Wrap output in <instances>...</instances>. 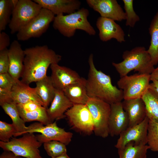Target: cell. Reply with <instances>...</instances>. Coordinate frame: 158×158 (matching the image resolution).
<instances>
[{"label": "cell", "instance_id": "d6a6232c", "mask_svg": "<svg viewBox=\"0 0 158 158\" xmlns=\"http://www.w3.org/2000/svg\"><path fill=\"white\" fill-rule=\"evenodd\" d=\"M16 130L13 125L5 121H0V140L4 142L10 141L17 133Z\"/></svg>", "mask_w": 158, "mask_h": 158}, {"label": "cell", "instance_id": "5bb4252c", "mask_svg": "<svg viewBox=\"0 0 158 158\" xmlns=\"http://www.w3.org/2000/svg\"><path fill=\"white\" fill-rule=\"evenodd\" d=\"M50 68L51 78L56 90L63 91L69 85L80 81L83 78L80 77L75 71L58 64H52Z\"/></svg>", "mask_w": 158, "mask_h": 158}, {"label": "cell", "instance_id": "f35d334b", "mask_svg": "<svg viewBox=\"0 0 158 158\" xmlns=\"http://www.w3.org/2000/svg\"><path fill=\"white\" fill-rule=\"evenodd\" d=\"M0 158H22L11 151L4 150L0 155Z\"/></svg>", "mask_w": 158, "mask_h": 158}, {"label": "cell", "instance_id": "7c38bea8", "mask_svg": "<svg viewBox=\"0 0 158 158\" xmlns=\"http://www.w3.org/2000/svg\"><path fill=\"white\" fill-rule=\"evenodd\" d=\"M149 118L146 116L140 123L128 127L119 135L115 147L118 149L123 148L130 142L135 144H147V129Z\"/></svg>", "mask_w": 158, "mask_h": 158}, {"label": "cell", "instance_id": "ab89813d", "mask_svg": "<svg viewBox=\"0 0 158 158\" xmlns=\"http://www.w3.org/2000/svg\"><path fill=\"white\" fill-rule=\"evenodd\" d=\"M150 80H158V66L155 68L153 72L150 74Z\"/></svg>", "mask_w": 158, "mask_h": 158}, {"label": "cell", "instance_id": "6da1fadb", "mask_svg": "<svg viewBox=\"0 0 158 158\" xmlns=\"http://www.w3.org/2000/svg\"><path fill=\"white\" fill-rule=\"evenodd\" d=\"M24 52L21 81L28 85L46 77L49 67L52 64H58L62 58L47 45L27 48Z\"/></svg>", "mask_w": 158, "mask_h": 158}, {"label": "cell", "instance_id": "484cf974", "mask_svg": "<svg viewBox=\"0 0 158 158\" xmlns=\"http://www.w3.org/2000/svg\"><path fill=\"white\" fill-rule=\"evenodd\" d=\"M145 107L146 116L158 122V95L150 87L141 98Z\"/></svg>", "mask_w": 158, "mask_h": 158}, {"label": "cell", "instance_id": "e575fe53", "mask_svg": "<svg viewBox=\"0 0 158 158\" xmlns=\"http://www.w3.org/2000/svg\"><path fill=\"white\" fill-rule=\"evenodd\" d=\"M8 49L0 51V74L8 73L9 61Z\"/></svg>", "mask_w": 158, "mask_h": 158}, {"label": "cell", "instance_id": "4fadbf2b", "mask_svg": "<svg viewBox=\"0 0 158 158\" xmlns=\"http://www.w3.org/2000/svg\"><path fill=\"white\" fill-rule=\"evenodd\" d=\"M89 6L102 17L121 21L126 20V15L116 0H87Z\"/></svg>", "mask_w": 158, "mask_h": 158}, {"label": "cell", "instance_id": "60d3db41", "mask_svg": "<svg viewBox=\"0 0 158 158\" xmlns=\"http://www.w3.org/2000/svg\"><path fill=\"white\" fill-rule=\"evenodd\" d=\"M150 87L158 95V80H153L150 84Z\"/></svg>", "mask_w": 158, "mask_h": 158}, {"label": "cell", "instance_id": "d590c367", "mask_svg": "<svg viewBox=\"0 0 158 158\" xmlns=\"http://www.w3.org/2000/svg\"><path fill=\"white\" fill-rule=\"evenodd\" d=\"M17 106L18 108L28 112L32 111L43 107L39 104L32 101L23 104H17Z\"/></svg>", "mask_w": 158, "mask_h": 158}, {"label": "cell", "instance_id": "7a4b0ae2", "mask_svg": "<svg viewBox=\"0 0 158 158\" xmlns=\"http://www.w3.org/2000/svg\"><path fill=\"white\" fill-rule=\"evenodd\" d=\"M88 62L89 69L86 87L89 97L99 99L110 104L121 102L123 99V90L112 85L109 75L96 69L92 54L89 56Z\"/></svg>", "mask_w": 158, "mask_h": 158}, {"label": "cell", "instance_id": "2e32d148", "mask_svg": "<svg viewBox=\"0 0 158 158\" xmlns=\"http://www.w3.org/2000/svg\"><path fill=\"white\" fill-rule=\"evenodd\" d=\"M96 25L99 31V37L103 42L112 39L122 43L125 41L124 32L121 27L111 19L100 17L97 20Z\"/></svg>", "mask_w": 158, "mask_h": 158}, {"label": "cell", "instance_id": "ac0fdd59", "mask_svg": "<svg viewBox=\"0 0 158 158\" xmlns=\"http://www.w3.org/2000/svg\"><path fill=\"white\" fill-rule=\"evenodd\" d=\"M12 103L23 104L32 101L44 107V104L35 88L30 87L19 80H16L11 89Z\"/></svg>", "mask_w": 158, "mask_h": 158}, {"label": "cell", "instance_id": "7402d4cb", "mask_svg": "<svg viewBox=\"0 0 158 158\" xmlns=\"http://www.w3.org/2000/svg\"><path fill=\"white\" fill-rule=\"evenodd\" d=\"M86 79L72 84L66 87L63 92L68 99L74 104H86L90 97L86 87Z\"/></svg>", "mask_w": 158, "mask_h": 158}, {"label": "cell", "instance_id": "4dcf8cb0", "mask_svg": "<svg viewBox=\"0 0 158 158\" xmlns=\"http://www.w3.org/2000/svg\"><path fill=\"white\" fill-rule=\"evenodd\" d=\"M43 144L45 150L47 154L51 158L67 153L66 145L61 142L52 140Z\"/></svg>", "mask_w": 158, "mask_h": 158}, {"label": "cell", "instance_id": "ffe728a7", "mask_svg": "<svg viewBox=\"0 0 158 158\" xmlns=\"http://www.w3.org/2000/svg\"><path fill=\"white\" fill-rule=\"evenodd\" d=\"M123 109L128 116V127L138 124L146 117L145 105L141 98L123 99Z\"/></svg>", "mask_w": 158, "mask_h": 158}, {"label": "cell", "instance_id": "74e56055", "mask_svg": "<svg viewBox=\"0 0 158 158\" xmlns=\"http://www.w3.org/2000/svg\"><path fill=\"white\" fill-rule=\"evenodd\" d=\"M11 91L0 87V104L11 103Z\"/></svg>", "mask_w": 158, "mask_h": 158}, {"label": "cell", "instance_id": "9a60e30c", "mask_svg": "<svg viewBox=\"0 0 158 158\" xmlns=\"http://www.w3.org/2000/svg\"><path fill=\"white\" fill-rule=\"evenodd\" d=\"M111 111L109 121V135L118 136L128 127L129 121L124 110L122 102L110 104Z\"/></svg>", "mask_w": 158, "mask_h": 158}, {"label": "cell", "instance_id": "277c9868", "mask_svg": "<svg viewBox=\"0 0 158 158\" xmlns=\"http://www.w3.org/2000/svg\"><path fill=\"white\" fill-rule=\"evenodd\" d=\"M89 14V10L83 8L69 14L56 16L53 21V28L68 38L73 36L77 30L83 31L90 35H95L96 31L87 19Z\"/></svg>", "mask_w": 158, "mask_h": 158}, {"label": "cell", "instance_id": "b9f144b4", "mask_svg": "<svg viewBox=\"0 0 158 158\" xmlns=\"http://www.w3.org/2000/svg\"><path fill=\"white\" fill-rule=\"evenodd\" d=\"M51 158H70L68 155L67 154V153L64 154L57 157H53Z\"/></svg>", "mask_w": 158, "mask_h": 158}, {"label": "cell", "instance_id": "e0dca14e", "mask_svg": "<svg viewBox=\"0 0 158 158\" xmlns=\"http://www.w3.org/2000/svg\"><path fill=\"white\" fill-rule=\"evenodd\" d=\"M8 73L15 80H19L23 70L25 54L24 50L18 40H14L11 44L8 49Z\"/></svg>", "mask_w": 158, "mask_h": 158}, {"label": "cell", "instance_id": "ba28073f", "mask_svg": "<svg viewBox=\"0 0 158 158\" xmlns=\"http://www.w3.org/2000/svg\"><path fill=\"white\" fill-rule=\"evenodd\" d=\"M150 75L137 73L120 77L117 82L123 91V99L142 98L150 86Z\"/></svg>", "mask_w": 158, "mask_h": 158}, {"label": "cell", "instance_id": "4316f807", "mask_svg": "<svg viewBox=\"0 0 158 158\" xmlns=\"http://www.w3.org/2000/svg\"><path fill=\"white\" fill-rule=\"evenodd\" d=\"M149 30L151 41L147 51L155 66L158 63V11L151 21Z\"/></svg>", "mask_w": 158, "mask_h": 158}, {"label": "cell", "instance_id": "9c48e42d", "mask_svg": "<svg viewBox=\"0 0 158 158\" xmlns=\"http://www.w3.org/2000/svg\"><path fill=\"white\" fill-rule=\"evenodd\" d=\"M28 127L27 130L23 134L28 133H40V134L37 135L36 136L38 140L42 143L56 140L67 145L71 142L73 136L72 133L67 132L64 128L59 127L56 121L46 125L40 122H36Z\"/></svg>", "mask_w": 158, "mask_h": 158}, {"label": "cell", "instance_id": "d6986e66", "mask_svg": "<svg viewBox=\"0 0 158 158\" xmlns=\"http://www.w3.org/2000/svg\"><path fill=\"white\" fill-rule=\"evenodd\" d=\"M42 8L55 16L74 12L79 9L81 2L78 0H33Z\"/></svg>", "mask_w": 158, "mask_h": 158}, {"label": "cell", "instance_id": "83f0119b", "mask_svg": "<svg viewBox=\"0 0 158 158\" xmlns=\"http://www.w3.org/2000/svg\"><path fill=\"white\" fill-rule=\"evenodd\" d=\"M17 108L20 117L25 122L36 121L44 125L52 123L48 114L47 109L44 107L29 112Z\"/></svg>", "mask_w": 158, "mask_h": 158}, {"label": "cell", "instance_id": "44dd1931", "mask_svg": "<svg viewBox=\"0 0 158 158\" xmlns=\"http://www.w3.org/2000/svg\"><path fill=\"white\" fill-rule=\"evenodd\" d=\"M73 105L63 91L56 89L54 98L50 107L47 109L48 114L51 122L65 117V112Z\"/></svg>", "mask_w": 158, "mask_h": 158}, {"label": "cell", "instance_id": "cb8c5ba5", "mask_svg": "<svg viewBox=\"0 0 158 158\" xmlns=\"http://www.w3.org/2000/svg\"><path fill=\"white\" fill-rule=\"evenodd\" d=\"M5 113L11 118L12 124L15 127L17 133L14 137L23 135L28 129L25 122L20 117L17 104L13 103H4L0 104Z\"/></svg>", "mask_w": 158, "mask_h": 158}, {"label": "cell", "instance_id": "5b68a950", "mask_svg": "<svg viewBox=\"0 0 158 158\" xmlns=\"http://www.w3.org/2000/svg\"><path fill=\"white\" fill-rule=\"evenodd\" d=\"M21 137L12 138L7 142L0 141V147L4 150L11 151L17 155L26 158H42L39 148L42 143L33 133H27Z\"/></svg>", "mask_w": 158, "mask_h": 158}, {"label": "cell", "instance_id": "8fae6325", "mask_svg": "<svg viewBox=\"0 0 158 158\" xmlns=\"http://www.w3.org/2000/svg\"><path fill=\"white\" fill-rule=\"evenodd\" d=\"M65 114L70 125L76 131L89 135L93 132V119L86 104H74Z\"/></svg>", "mask_w": 158, "mask_h": 158}, {"label": "cell", "instance_id": "3957f363", "mask_svg": "<svg viewBox=\"0 0 158 158\" xmlns=\"http://www.w3.org/2000/svg\"><path fill=\"white\" fill-rule=\"evenodd\" d=\"M122 58L123 60L120 62L112 63L120 77L127 75L133 70L139 73L150 74L155 69L150 55L143 47H137L130 50L125 51Z\"/></svg>", "mask_w": 158, "mask_h": 158}, {"label": "cell", "instance_id": "603a6c76", "mask_svg": "<svg viewBox=\"0 0 158 158\" xmlns=\"http://www.w3.org/2000/svg\"><path fill=\"white\" fill-rule=\"evenodd\" d=\"M36 83L37 93L43 102L44 107L47 109L54 98L56 90L51 76L47 75Z\"/></svg>", "mask_w": 158, "mask_h": 158}, {"label": "cell", "instance_id": "d4e9b609", "mask_svg": "<svg viewBox=\"0 0 158 158\" xmlns=\"http://www.w3.org/2000/svg\"><path fill=\"white\" fill-rule=\"evenodd\" d=\"M149 149L150 147L147 144L136 145L132 142L118 149V153L119 158H146Z\"/></svg>", "mask_w": 158, "mask_h": 158}, {"label": "cell", "instance_id": "8d00e7d4", "mask_svg": "<svg viewBox=\"0 0 158 158\" xmlns=\"http://www.w3.org/2000/svg\"><path fill=\"white\" fill-rule=\"evenodd\" d=\"M10 44L8 35L3 31L0 32V51L7 49Z\"/></svg>", "mask_w": 158, "mask_h": 158}, {"label": "cell", "instance_id": "52a82bcc", "mask_svg": "<svg viewBox=\"0 0 158 158\" xmlns=\"http://www.w3.org/2000/svg\"><path fill=\"white\" fill-rule=\"evenodd\" d=\"M92 115L95 135L105 138L109 135L110 104L99 99L90 98L86 104Z\"/></svg>", "mask_w": 158, "mask_h": 158}, {"label": "cell", "instance_id": "836d02e7", "mask_svg": "<svg viewBox=\"0 0 158 158\" xmlns=\"http://www.w3.org/2000/svg\"><path fill=\"white\" fill-rule=\"evenodd\" d=\"M15 80L8 73L0 74V87L11 91Z\"/></svg>", "mask_w": 158, "mask_h": 158}, {"label": "cell", "instance_id": "f546056e", "mask_svg": "<svg viewBox=\"0 0 158 158\" xmlns=\"http://www.w3.org/2000/svg\"><path fill=\"white\" fill-rule=\"evenodd\" d=\"M147 144L152 151L158 152V122L149 119Z\"/></svg>", "mask_w": 158, "mask_h": 158}, {"label": "cell", "instance_id": "30bf717a", "mask_svg": "<svg viewBox=\"0 0 158 158\" xmlns=\"http://www.w3.org/2000/svg\"><path fill=\"white\" fill-rule=\"evenodd\" d=\"M55 16L49 11L42 8L36 17L17 33V40L25 41L40 37L47 31Z\"/></svg>", "mask_w": 158, "mask_h": 158}, {"label": "cell", "instance_id": "f1b7e54d", "mask_svg": "<svg viewBox=\"0 0 158 158\" xmlns=\"http://www.w3.org/2000/svg\"><path fill=\"white\" fill-rule=\"evenodd\" d=\"M18 0H0V32L5 30Z\"/></svg>", "mask_w": 158, "mask_h": 158}, {"label": "cell", "instance_id": "8992f818", "mask_svg": "<svg viewBox=\"0 0 158 158\" xmlns=\"http://www.w3.org/2000/svg\"><path fill=\"white\" fill-rule=\"evenodd\" d=\"M42 8L33 0H18L8 24L11 34L17 33L36 17Z\"/></svg>", "mask_w": 158, "mask_h": 158}, {"label": "cell", "instance_id": "1f68e13d", "mask_svg": "<svg viewBox=\"0 0 158 158\" xmlns=\"http://www.w3.org/2000/svg\"><path fill=\"white\" fill-rule=\"evenodd\" d=\"M126 15V25L134 27L136 23L139 21L140 18L135 11L133 7V0H123Z\"/></svg>", "mask_w": 158, "mask_h": 158}]
</instances>
